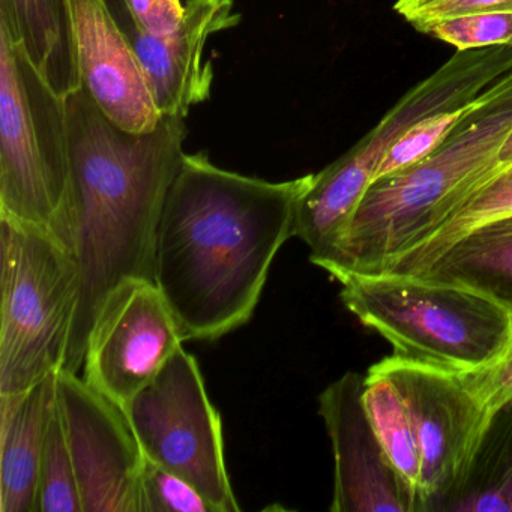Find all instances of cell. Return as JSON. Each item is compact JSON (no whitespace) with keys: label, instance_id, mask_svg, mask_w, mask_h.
Returning <instances> with one entry per match:
<instances>
[{"label":"cell","instance_id":"obj_1","mask_svg":"<svg viewBox=\"0 0 512 512\" xmlns=\"http://www.w3.org/2000/svg\"><path fill=\"white\" fill-rule=\"evenodd\" d=\"M314 175L269 182L185 154L155 239V284L182 340L212 341L250 322L296 206Z\"/></svg>","mask_w":512,"mask_h":512},{"label":"cell","instance_id":"obj_2","mask_svg":"<svg viewBox=\"0 0 512 512\" xmlns=\"http://www.w3.org/2000/svg\"><path fill=\"white\" fill-rule=\"evenodd\" d=\"M80 301L65 370L77 373L104 301L127 278L155 283V239L184 161L187 125L163 115L145 133L124 130L80 88L65 98Z\"/></svg>","mask_w":512,"mask_h":512},{"label":"cell","instance_id":"obj_3","mask_svg":"<svg viewBox=\"0 0 512 512\" xmlns=\"http://www.w3.org/2000/svg\"><path fill=\"white\" fill-rule=\"evenodd\" d=\"M511 131L512 70L433 154L370 185L340 250L322 269L331 277L382 272L487 181Z\"/></svg>","mask_w":512,"mask_h":512},{"label":"cell","instance_id":"obj_4","mask_svg":"<svg viewBox=\"0 0 512 512\" xmlns=\"http://www.w3.org/2000/svg\"><path fill=\"white\" fill-rule=\"evenodd\" d=\"M332 277L347 310L388 340L395 358L464 374L511 347V314L476 290L388 272Z\"/></svg>","mask_w":512,"mask_h":512},{"label":"cell","instance_id":"obj_5","mask_svg":"<svg viewBox=\"0 0 512 512\" xmlns=\"http://www.w3.org/2000/svg\"><path fill=\"white\" fill-rule=\"evenodd\" d=\"M0 395L64 367L80 301L76 254L41 227L0 215Z\"/></svg>","mask_w":512,"mask_h":512},{"label":"cell","instance_id":"obj_6","mask_svg":"<svg viewBox=\"0 0 512 512\" xmlns=\"http://www.w3.org/2000/svg\"><path fill=\"white\" fill-rule=\"evenodd\" d=\"M0 215L41 227L76 254L65 98L2 28Z\"/></svg>","mask_w":512,"mask_h":512},{"label":"cell","instance_id":"obj_7","mask_svg":"<svg viewBox=\"0 0 512 512\" xmlns=\"http://www.w3.org/2000/svg\"><path fill=\"white\" fill-rule=\"evenodd\" d=\"M124 413L148 460L190 482L215 511H241L227 472L220 413L197 359L184 347Z\"/></svg>","mask_w":512,"mask_h":512},{"label":"cell","instance_id":"obj_8","mask_svg":"<svg viewBox=\"0 0 512 512\" xmlns=\"http://www.w3.org/2000/svg\"><path fill=\"white\" fill-rule=\"evenodd\" d=\"M397 386L421 451L419 512L448 511L466 485L496 410L470 391L463 376L394 355L373 365Z\"/></svg>","mask_w":512,"mask_h":512},{"label":"cell","instance_id":"obj_9","mask_svg":"<svg viewBox=\"0 0 512 512\" xmlns=\"http://www.w3.org/2000/svg\"><path fill=\"white\" fill-rule=\"evenodd\" d=\"M154 281L127 278L110 292L86 343L83 379L122 410L182 346Z\"/></svg>","mask_w":512,"mask_h":512},{"label":"cell","instance_id":"obj_10","mask_svg":"<svg viewBox=\"0 0 512 512\" xmlns=\"http://www.w3.org/2000/svg\"><path fill=\"white\" fill-rule=\"evenodd\" d=\"M56 395L83 512H142L145 455L124 410L65 368Z\"/></svg>","mask_w":512,"mask_h":512},{"label":"cell","instance_id":"obj_11","mask_svg":"<svg viewBox=\"0 0 512 512\" xmlns=\"http://www.w3.org/2000/svg\"><path fill=\"white\" fill-rule=\"evenodd\" d=\"M104 2L130 41L161 115L187 116L209 100L214 71L203 52L212 35L241 23L233 0H187L181 22L166 35L143 31L124 0Z\"/></svg>","mask_w":512,"mask_h":512},{"label":"cell","instance_id":"obj_12","mask_svg":"<svg viewBox=\"0 0 512 512\" xmlns=\"http://www.w3.org/2000/svg\"><path fill=\"white\" fill-rule=\"evenodd\" d=\"M365 377L344 374L319 397L334 454L332 512H418V503L386 457L368 419Z\"/></svg>","mask_w":512,"mask_h":512},{"label":"cell","instance_id":"obj_13","mask_svg":"<svg viewBox=\"0 0 512 512\" xmlns=\"http://www.w3.org/2000/svg\"><path fill=\"white\" fill-rule=\"evenodd\" d=\"M82 88L104 115L133 133L154 130L160 110L145 71L104 0H70Z\"/></svg>","mask_w":512,"mask_h":512},{"label":"cell","instance_id":"obj_14","mask_svg":"<svg viewBox=\"0 0 512 512\" xmlns=\"http://www.w3.org/2000/svg\"><path fill=\"white\" fill-rule=\"evenodd\" d=\"M56 373L29 391L0 395V512H38L40 466L56 406Z\"/></svg>","mask_w":512,"mask_h":512},{"label":"cell","instance_id":"obj_15","mask_svg":"<svg viewBox=\"0 0 512 512\" xmlns=\"http://www.w3.org/2000/svg\"><path fill=\"white\" fill-rule=\"evenodd\" d=\"M0 28L59 97L82 88L70 0H0Z\"/></svg>","mask_w":512,"mask_h":512},{"label":"cell","instance_id":"obj_16","mask_svg":"<svg viewBox=\"0 0 512 512\" xmlns=\"http://www.w3.org/2000/svg\"><path fill=\"white\" fill-rule=\"evenodd\" d=\"M410 277L476 290L512 316V215L470 230Z\"/></svg>","mask_w":512,"mask_h":512},{"label":"cell","instance_id":"obj_17","mask_svg":"<svg viewBox=\"0 0 512 512\" xmlns=\"http://www.w3.org/2000/svg\"><path fill=\"white\" fill-rule=\"evenodd\" d=\"M512 215V166L473 191L439 226L394 257L382 272L415 275L470 230Z\"/></svg>","mask_w":512,"mask_h":512},{"label":"cell","instance_id":"obj_18","mask_svg":"<svg viewBox=\"0 0 512 512\" xmlns=\"http://www.w3.org/2000/svg\"><path fill=\"white\" fill-rule=\"evenodd\" d=\"M362 401L386 457L406 487L412 491L419 512L421 451L403 395L389 377L371 367L365 376Z\"/></svg>","mask_w":512,"mask_h":512},{"label":"cell","instance_id":"obj_19","mask_svg":"<svg viewBox=\"0 0 512 512\" xmlns=\"http://www.w3.org/2000/svg\"><path fill=\"white\" fill-rule=\"evenodd\" d=\"M448 511L512 512V401L494 412L466 485Z\"/></svg>","mask_w":512,"mask_h":512},{"label":"cell","instance_id":"obj_20","mask_svg":"<svg viewBox=\"0 0 512 512\" xmlns=\"http://www.w3.org/2000/svg\"><path fill=\"white\" fill-rule=\"evenodd\" d=\"M38 512H83L76 467L62 422L58 395L41 455Z\"/></svg>","mask_w":512,"mask_h":512},{"label":"cell","instance_id":"obj_21","mask_svg":"<svg viewBox=\"0 0 512 512\" xmlns=\"http://www.w3.org/2000/svg\"><path fill=\"white\" fill-rule=\"evenodd\" d=\"M485 91L463 106L433 113L413 124L400 139L392 143L391 148L383 155L374 175V181L401 172L433 154L451 136L452 131L478 109Z\"/></svg>","mask_w":512,"mask_h":512},{"label":"cell","instance_id":"obj_22","mask_svg":"<svg viewBox=\"0 0 512 512\" xmlns=\"http://www.w3.org/2000/svg\"><path fill=\"white\" fill-rule=\"evenodd\" d=\"M455 47L457 52L493 46H512V11H484L446 17L418 29Z\"/></svg>","mask_w":512,"mask_h":512},{"label":"cell","instance_id":"obj_23","mask_svg":"<svg viewBox=\"0 0 512 512\" xmlns=\"http://www.w3.org/2000/svg\"><path fill=\"white\" fill-rule=\"evenodd\" d=\"M140 490L142 512H217L190 482L146 457Z\"/></svg>","mask_w":512,"mask_h":512},{"label":"cell","instance_id":"obj_24","mask_svg":"<svg viewBox=\"0 0 512 512\" xmlns=\"http://www.w3.org/2000/svg\"><path fill=\"white\" fill-rule=\"evenodd\" d=\"M394 10L418 31L421 26L446 17L512 11V0H397Z\"/></svg>","mask_w":512,"mask_h":512},{"label":"cell","instance_id":"obj_25","mask_svg":"<svg viewBox=\"0 0 512 512\" xmlns=\"http://www.w3.org/2000/svg\"><path fill=\"white\" fill-rule=\"evenodd\" d=\"M461 376L470 391L488 409L497 410L505 406L512 401V344L496 364Z\"/></svg>","mask_w":512,"mask_h":512},{"label":"cell","instance_id":"obj_26","mask_svg":"<svg viewBox=\"0 0 512 512\" xmlns=\"http://www.w3.org/2000/svg\"><path fill=\"white\" fill-rule=\"evenodd\" d=\"M124 4L137 25L152 35L172 32L185 10L181 0H124Z\"/></svg>","mask_w":512,"mask_h":512},{"label":"cell","instance_id":"obj_27","mask_svg":"<svg viewBox=\"0 0 512 512\" xmlns=\"http://www.w3.org/2000/svg\"><path fill=\"white\" fill-rule=\"evenodd\" d=\"M512 166V131L509 134L508 139L503 143L502 149H500L499 155H497L496 163H494L493 169L488 173L487 181L497 175V173L505 170L506 167Z\"/></svg>","mask_w":512,"mask_h":512}]
</instances>
